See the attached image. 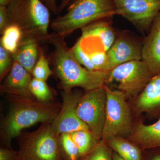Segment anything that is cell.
Masks as SVG:
<instances>
[{
  "instance_id": "cell-10",
  "label": "cell",
  "mask_w": 160,
  "mask_h": 160,
  "mask_svg": "<svg viewBox=\"0 0 160 160\" xmlns=\"http://www.w3.org/2000/svg\"><path fill=\"white\" fill-rule=\"evenodd\" d=\"M82 94L78 91L62 92V103L57 116L51 123V127L58 136L63 133H71L82 129H89L78 117L77 106Z\"/></svg>"
},
{
  "instance_id": "cell-28",
  "label": "cell",
  "mask_w": 160,
  "mask_h": 160,
  "mask_svg": "<svg viewBox=\"0 0 160 160\" xmlns=\"http://www.w3.org/2000/svg\"><path fill=\"white\" fill-rule=\"evenodd\" d=\"M0 160H23L19 151H15L11 147H1Z\"/></svg>"
},
{
  "instance_id": "cell-22",
  "label": "cell",
  "mask_w": 160,
  "mask_h": 160,
  "mask_svg": "<svg viewBox=\"0 0 160 160\" xmlns=\"http://www.w3.org/2000/svg\"><path fill=\"white\" fill-rule=\"evenodd\" d=\"M29 88L32 96L38 101L47 102L53 99V92L46 81L33 78Z\"/></svg>"
},
{
  "instance_id": "cell-17",
  "label": "cell",
  "mask_w": 160,
  "mask_h": 160,
  "mask_svg": "<svg viewBox=\"0 0 160 160\" xmlns=\"http://www.w3.org/2000/svg\"><path fill=\"white\" fill-rule=\"evenodd\" d=\"M39 42L33 38H22L16 50L12 54L13 61L18 63L32 75L39 57Z\"/></svg>"
},
{
  "instance_id": "cell-33",
  "label": "cell",
  "mask_w": 160,
  "mask_h": 160,
  "mask_svg": "<svg viewBox=\"0 0 160 160\" xmlns=\"http://www.w3.org/2000/svg\"><path fill=\"white\" fill-rule=\"evenodd\" d=\"M112 160H125L122 158H121L119 155H118L116 152L113 151L112 154Z\"/></svg>"
},
{
  "instance_id": "cell-5",
  "label": "cell",
  "mask_w": 160,
  "mask_h": 160,
  "mask_svg": "<svg viewBox=\"0 0 160 160\" xmlns=\"http://www.w3.org/2000/svg\"><path fill=\"white\" fill-rule=\"evenodd\" d=\"M104 87L107 102L102 140L106 142L116 137H129L133 129L127 98L122 92L118 89L112 90L106 85Z\"/></svg>"
},
{
  "instance_id": "cell-3",
  "label": "cell",
  "mask_w": 160,
  "mask_h": 160,
  "mask_svg": "<svg viewBox=\"0 0 160 160\" xmlns=\"http://www.w3.org/2000/svg\"><path fill=\"white\" fill-rule=\"evenodd\" d=\"M9 24L17 26L23 38L48 43L51 34L49 9L41 0H12L7 6Z\"/></svg>"
},
{
  "instance_id": "cell-27",
  "label": "cell",
  "mask_w": 160,
  "mask_h": 160,
  "mask_svg": "<svg viewBox=\"0 0 160 160\" xmlns=\"http://www.w3.org/2000/svg\"><path fill=\"white\" fill-rule=\"evenodd\" d=\"M12 54L0 45V78L1 80L8 74L13 65Z\"/></svg>"
},
{
  "instance_id": "cell-23",
  "label": "cell",
  "mask_w": 160,
  "mask_h": 160,
  "mask_svg": "<svg viewBox=\"0 0 160 160\" xmlns=\"http://www.w3.org/2000/svg\"><path fill=\"white\" fill-rule=\"evenodd\" d=\"M53 74V72L49 66V60L46 58L44 52L41 49L39 57L32 71V77L46 82L49 77Z\"/></svg>"
},
{
  "instance_id": "cell-32",
  "label": "cell",
  "mask_w": 160,
  "mask_h": 160,
  "mask_svg": "<svg viewBox=\"0 0 160 160\" xmlns=\"http://www.w3.org/2000/svg\"><path fill=\"white\" fill-rule=\"evenodd\" d=\"M72 0H62L60 3L59 7L58 9V13H60L66 8V6L69 5V3Z\"/></svg>"
},
{
  "instance_id": "cell-24",
  "label": "cell",
  "mask_w": 160,
  "mask_h": 160,
  "mask_svg": "<svg viewBox=\"0 0 160 160\" xmlns=\"http://www.w3.org/2000/svg\"><path fill=\"white\" fill-rule=\"evenodd\" d=\"M112 149L101 139L83 160H112Z\"/></svg>"
},
{
  "instance_id": "cell-30",
  "label": "cell",
  "mask_w": 160,
  "mask_h": 160,
  "mask_svg": "<svg viewBox=\"0 0 160 160\" xmlns=\"http://www.w3.org/2000/svg\"><path fill=\"white\" fill-rule=\"evenodd\" d=\"M42 2L52 13L58 14V8L57 5L56 0H42Z\"/></svg>"
},
{
  "instance_id": "cell-29",
  "label": "cell",
  "mask_w": 160,
  "mask_h": 160,
  "mask_svg": "<svg viewBox=\"0 0 160 160\" xmlns=\"http://www.w3.org/2000/svg\"><path fill=\"white\" fill-rule=\"evenodd\" d=\"M8 14L7 6H0V32L1 35L8 26Z\"/></svg>"
},
{
  "instance_id": "cell-14",
  "label": "cell",
  "mask_w": 160,
  "mask_h": 160,
  "mask_svg": "<svg viewBox=\"0 0 160 160\" xmlns=\"http://www.w3.org/2000/svg\"><path fill=\"white\" fill-rule=\"evenodd\" d=\"M135 109L138 113L146 112L160 118V73L154 76L136 97Z\"/></svg>"
},
{
  "instance_id": "cell-7",
  "label": "cell",
  "mask_w": 160,
  "mask_h": 160,
  "mask_svg": "<svg viewBox=\"0 0 160 160\" xmlns=\"http://www.w3.org/2000/svg\"><path fill=\"white\" fill-rule=\"evenodd\" d=\"M152 77L142 60L130 61L108 72L106 85L117 83L118 90L122 92L126 98H136Z\"/></svg>"
},
{
  "instance_id": "cell-18",
  "label": "cell",
  "mask_w": 160,
  "mask_h": 160,
  "mask_svg": "<svg viewBox=\"0 0 160 160\" xmlns=\"http://www.w3.org/2000/svg\"><path fill=\"white\" fill-rule=\"evenodd\" d=\"M112 151L125 160H142V149L129 140L116 137L106 142Z\"/></svg>"
},
{
  "instance_id": "cell-9",
  "label": "cell",
  "mask_w": 160,
  "mask_h": 160,
  "mask_svg": "<svg viewBox=\"0 0 160 160\" xmlns=\"http://www.w3.org/2000/svg\"><path fill=\"white\" fill-rule=\"evenodd\" d=\"M116 14L128 20L142 32L150 30L160 12V0H112Z\"/></svg>"
},
{
  "instance_id": "cell-2",
  "label": "cell",
  "mask_w": 160,
  "mask_h": 160,
  "mask_svg": "<svg viewBox=\"0 0 160 160\" xmlns=\"http://www.w3.org/2000/svg\"><path fill=\"white\" fill-rule=\"evenodd\" d=\"M9 99L11 107L3 125L6 147H11V140L18 137L23 129L40 122H52L62 107L60 103L42 102L32 98Z\"/></svg>"
},
{
  "instance_id": "cell-11",
  "label": "cell",
  "mask_w": 160,
  "mask_h": 160,
  "mask_svg": "<svg viewBox=\"0 0 160 160\" xmlns=\"http://www.w3.org/2000/svg\"><path fill=\"white\" fill-rule=\"evenodd\" d=\"M142 46L143 42L131 35L129 32L118 33L114 43L107 52L109 71L123 63L142 60Z\"/></svg>"
},
{
  "instance_id": "cell-12",
  "label": "cell",
  "mask_w": 160,
  "mask_h": 160,
  "mask_svg": "<svg viewBox=\"0 0 160 160\" xmlns=\"http://www.w3.org/2000/svg\"><path fill=\"white\" fill-rule=\"evenodd\" d=\"M32 75L16 61L1 86V92L8 98H35L30 90Z\"/></svg>"
},
{
  "instance_id": "cell-19",
  "label": "cell",
  "mask_w": 160,
  "mask_h": 160,
  "mask_svg": "<svg viewBox=\"0 0 160 160\" xmlns=\"http://www.w3.org/2000/svg\"><path fill=\"white\" fill-rule=\"evenodd\" d=\"M70 133L78 148L82 160L93 150L99 141L90 129H82Z\"/></svg>"
},
{
  "instance_id": "cell-8",
  "label": "cell",
  "mask_w": 160,
  "mask_h": 160,
  "mask_svg": "<svg viewBox=\"0 0 160 160\" xmlns=\"http://www.w3.org/2000/svg\"><path fill=\"white\" fill-rule=\"evenodd\" d=\"M107 97L104 86L86 92L77 106L76 113L94 134L98 141L102 139L106 120Z\"/></svg>"
},
{
  "instance_id": "cell-34",
  "label": "cell",
  "mask_w": 160,
  "mask_h": 160,
  "mask_svg": "<svg viewBox=\"0 0 160 160\" xmlns=\"http://www.w3.org/2000/svg\"><path fill=\"white\" fill-rule=\"evenodd\" d=\"M12 0H0V6H7Z\"/></svg>"
},
{
  "instance_id": "cell-31",
  "label": "cell",
  "mask_w": 160,
  "mask_h": 160,
  "mask_svg": "<svg viewBox=\"0 0 160 160\" xmlns=\"http://www.w3.org/2000/svg\"><path fill=\"white\" fill-rule=\"evenodd\" d=\"M152 149L153 153L151 155L149 160H160V147Z\"/></svg>"
},
{
  "instance_id": "cell-25",
  "label": "cell",
  "mask_w": 160,
  "mask_h": 160,
  "mask_svg": "<svg viewBox=\"0 0 160 160\" xmlns=\"http://www.w3.org/2000/svg\"><path fill=\"white\" fill-rule=\"evenodd\" d=\"M97 70L108 72L109 71V58L107 52L103 49H95L86 51Z\"/></svg>"
},
{
  "instance_id": "cell-20",
  "label": "cell",
  "mask_w": 160,
  "mask_h": 160,
  "mask_svg": "<svg viewBox=\"0 0 160 160\" xmlns=\"http://www.w3.org/2000/svg\"><path fill=\"white\" fill-rule=\"evenodd\" d=\"M58 145L62 160H82L78 148L70 133L60 134Z\"/></svg>"
},
{
  "instance_id": "cell-13",
  "label": "cell",
  "mask_w": 160,
  "mask_h": 160,
  "mask_svg": "<svg viewBox=\"0 0 160 160\" xmlns=\"http://www.w3.org/2000/svg\"><path fill=\"white\" fill-rule=\"evenodd\" d=\"M142 60L153 76L160 73V12L143 42Z\"/></svg>"
},
{
  "instance_id": "cell-1",
  "label": "cell",
  "mask_w": 160,
  "mask_h": 160,
  "mask_svg": "<svg viewBox=\"0 0 160 160\" xmlns=\"http://www.w3.org/2000/svg\"><path fill=\"white\" fill-rule=\"evenodd\" d=\"M64 38L53 33L51 34L48 42L54 47L51 60L63 91L69 92L75 87H80L87 92L106 85L108 72L90 71L83 67L76 59Z\"/></svg>"
},
{
  "instance_id": "cell-4",
  "label": "cell",
  "mask_w": 160,
  "mask_h": 160,
  "mask_svg": "<svg viewBox=\"0 0 160 160\" xmlns=\"http://www.w3.org/2000/svg\"><path fill=\"white\" fill-rule=\"evenodd\" d=\"M115 14L112 0H75L66 14L52 20L50 26L55 34L65 38L77 29Z\"/></svg>"
},
{
  "instance_id": "cell-6",
  "label": "cell",
  "mask_w": 160,
  "mask_h": 160,
  "mask_svg": "<svg viewBox=\"0 0 160 160\" xmlns=\"http://www.w3.org/2000/svg\"><path fill=\"white\" fill-rule=\"evenodd\" d=\"M51 123H42L36 130L20 138L18 151L23 160H62L59 136L52 130Z\"/></svg>"
},
{
  "instance_id": "cell-26",
  "label": "cell",
  "mask_w": 160,
  "mask_h": 160,
  "mask_svg": "<svg viewBox=\"0 0 160 160\" xmlns=\"http://www.w3.org/2000/svg\"><path fill=\"white\" fill-rule=\"evenodd\" d=\"M70 49L76 59L81 65L90 71H96L89 54L82 48L81 38L77 41L73 46L70 48Z\"/></svg>"
},
{
  "instance_id": "cell-15",
  "label": "cell",
  "mask_w": 160,
  "mask_h": 160,
  "mask_svg": "<svg viewBox=\"0 0 160 160\" xmlns=\"http://www.w3.org/2000/svg\"><path fill=\"white\" fill-rule=\"evenodd\" d=\"M111 18L98 20L83 27L81 38L82 39L98 40L101 42L103 50L107 52L118 35L112 25Z\"/></svg>"
},
{
  "instance_id": "cell-21",
  "label": "cell",
  "mask_w": 160,
  "mask_h": 160,
  "mask_svg": "<svg viewBox=\"0 0 160 160\" xmlns=\"http://www.w3.org/2000/svg\"><path fill=\"white\" fill-rule=\"evenodd\" d=\"M2 35L1 46L11 54L14 53L22 38L21 29L15 25H8Z\"/></svg>"
},
{
  "instance_id": "cell-16",
  "label": "cell",
  "mask_w": 160,
  "mask_h": 160,
  "mask_svg": "<svg viewBox=\"0 0 160 160\" xmlns=\"http://www.w3.org/2000/svg\"><path fill=\"white\" fill-rule=\"evenodd\" d=\"M128 139L142 150L160 147V118L150 125L138 124L132 129Z\"/></svg>"
}]
</instances>
